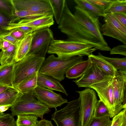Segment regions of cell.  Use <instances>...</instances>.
I'll list each match as a JSON object with an SVG mask.
<instances>
[{"label":"cell","mask_w":126,"mask_h":126,"mask_svg":"<svg viewBox=\"0 0 126 126\" xmlns=\"http://www.w3.org/2000/svg\"><path fill=\"white\" fill-rule=\"evenodd\" d=\"M36 126H54L51 123V121L45 119H42L38 121Z\"/></svg>","instance_id":"60d3db41"},{"label":"cell","mask_w":126,"mask_h":126,"mask_svg":"<svg viewBox=\"0 0 126 126\" xmlns=\"http://www.w3.org/2000/svg\"><path fill=\"white\" fill-rule=\"evenodd\" d=\"M9 87L0 85V94L7 89Z\"/></svg>","instance_id":"7dc6e473"},{"label":"cell","mask_w":126,"mask_h":126,"mask_svg":"<svg viewBox=\"0 0 126 126\" xmlns=\"http://www.w3.org/2000/svg\"><path fill=\"white\" fill-rule=\"evenodd\" d=\"M53 15H45L40 17L30 18H23L17 23H9L8 26L3 29L11 31L21 26H26L32 28L34 31L49 28L54 24Z\"/></svg>","instance_id":"4fadbf2b"},{"label":"cell","mask_w":126,"mask_h":126,"mask_svg":"<svg viewBox=\"0 0 126 126\" xmlns=\"http://www.w3.org/2000/svg\"><path fill=\"white\" fill-rule=\"evenodd\" d=\"M11 106H0V114H3V112L7 110Z\"/></svg>","instance_id":"bcb514c9"},{"label":"cell","mask_w":126,"mask_h":126,"mask_svg":"<svg viewBox=\"0 0 126 126\" xmlns=\"http://www.w3.org/2000/svg\"><path fill=\"white\" fill-rule=\"evenodd\" d=\"M2 40L0 39V49H1L2 45Z\"/></svg>","instance_id":"c3c4849f"},{"label":"cell","mask_w":126,"mask_h":126,"mask_svg":"<svg viewBox=\"0 0 126 126\" xmlns=\"http://www.w3.org/2000/svg\"><path fill=\"white\" fill-rule=\"evenodd\" d=\"M16 63L0 65V85L9 87H14L13 79L15 66Z\"/></svg>","instance_id":"7402d4cb"},{"label":"cell","mask_w":126,"mask_h":126,"mask_svg":"<svg viewBox=\"0 0 126 126\" xmlns=\"http://www.w3.org/2000/svg\"><path fill=\"white\" fill-rule=\"evenodd\" d=\"M0 39L7 41L11 44L17 46L20 40L16 39L11 34L10 32L5 34H0Z\"/></svg>","instance_id":"8d00e7d4"},{"label":"cell","mask_w":126,"mask_h":126,"mask_svg":"<svg viewBox=\"0 0 126 126\" xmlns=\"http://www.w3.org/2000/svg\"><path fill=\"white\" fill-rule=\"evenodd\" d=\"M33 91L23 94L10 107L13 117L20 115H32L43 119L44 115L50 111L48 107L36 99Z\"/></svg>","instance_id":"277c9868"},{"label":"cell","mask_w":126,"mask_h":126,"mask_svg":"<svg viewBox=\"0 0 126 126\" xmlns=\"http://www.w3.org/2000/svg\"><path fill=\"white\" fill-rule=\"evenodd\" d=\"M109 115L108 109L104 104L101 100H98L96 104L94 117H99Z\"/></svg>","instance_id":"e575fe53"},{"label":"cell","mask_w":126,"mask_h":126,"mask_svg":"<svg viewBox=\"0 0 126 126\" xmlns=\"http://www.w3.org/2000/svg\"><path fill=\"white\" fill-rule=\"evenodd\" d=\"M112 86L115 106L123 108L122 103L126 92V71H117L115 76L112 78Z\"/></svg>","instance_id":"9a60e30c"},{"label":"cell","mask_w":126,"mask_h":126,"mask_svg":"<svg viewBox=\"0 0 126 126\" xmlns=\"http://www.w3.org/2000/svg\"><path fill=\"white\" fill-rule=\"evenodd\" d=\"M111 126H126V108L113 117Z\"/></svg>","instance_id":"1f68e13d"},{"label":"cell","mask_w":126,"mask_h":126,"mask_svg":"<svg viewBox=\"0 0 126 126\" xmlns=\"http://www.w3.org/2000/svg\"><path fill=\"white\" fill-rule=\"evenodd\" d=\"M113 14L118 20L126 27V15L119 13Z\"/></svg>","instance_id":"ab89813d"},{"label":"cell","mask_w":126,"mask_h":126,"mask_svg":"<svg viewBox=\"0 0 126 126\" xmlns=\"http://www.w3.org/2000/svg\"><path fill=\"white\" fill-rule=\"evenodd\" d=\"M14 15L16 18L9 22L10 23H14L15 21L21 18H33L44 16L34 13L29 11L16 10H14Z\"/></svg>","instance_id":"f546056e"},{"label":"cell","mask_w":126,"mask_h":126,"mask_svg":"<svg viewBox=\"0 0 126 126\" xmlns=\"http://www.w3.org/2000/svg\"><path fill=\"white\" fill-rule=\"evenodd\" d=\"M2 45L1 49L2 52L7 50L10 46L11 44L9 42L5 40H2Z\"/></svg>","instance_id":"ee69618b"},{"label":"cell","mask_w":126,"mask_h":126,"mask_svg":"<svg viewBox=\"0 0 126 126\" xmlns=\"http://www.w3.org/2000/svg\"><path fill=\"white\" fill-rule=\"evenodd\" d=\"M23 94L16 87H8L0 94V106L11 107Z\"/></svg>","instance_id":"d6986e66"},{"label":"cell","mask_w":126,"mask_h":126,"mask_svg":"<svg viewBox=\"0 0 126 126\" xmlns=\"http://www.w3.org/2000/svg\"><path fill=\"white\" fill-rule=\"evenodd\" d=\"M105 13H121L126 15V0H114L105 9Z\"/></svg>","instance_id":"4316f807"},{"label":"cell","mask_w":126,"mask_h":126,"mask_svg":"<svg viewBox=\"0 0 126 126\" xmlns=\"http://www.w3.org/2000/svg\"><path fill=\"white\" fill-rule=\"evenodd\" d=\"M112 120L109 115L99 117H94L87 126H111Z\"/></svg>","instance_id":"4dcf8cb0"},{"label":"cell","mask_w":126,"mask_h":126,"mask_svg":"<svg viewBox=\"0 0 126 126\" xmlns=\"http://www.w3.org/2000/svg\"><path fill=\"white\" fill-rule=\"evenodd\" d=\"M0 8L8 11L10 10V8L3 0H0Z\"/></svg>","instance_id":"f6af8a7d"},{"label":"cell","mask_w":126,"mask_h":126,"mask_svg":"<svg viewBox=\"0 0 126 126\" xmlns=\"http://www.w3.org/2000/svg\"><path fill=\"white\" fill-rule=\"evenodd\" d=\"M45 59V58L31 55L16 62L14 72V86L16 87L22 81L38 72Z\"/></svg>","instance_id":"5b68a950"},{"label":"cell","mask_w":126,"mask_h":126,"mask_svg":"<svg viewBox=\"0 0 126 126\" xmlns=\"http://www.w3.org/2000/svg\"><path fill=\"white\" fill-rule=\"evenodd\" d=\"M105 23L101 27L102 35L116 39L126 45V34L114 26L107 18L104 17Z\"/></svg>","instance_id":"e0dca14e"},{"label":"cell","mask_w":126,"mask_h":126,"mask_svg":"<svg viewBox=\"0 0 126 126\" xmlns=\"http://www.w3.org/2000/svg\"><path fill=\"white\" fill-rule=\"evenodd\" d=\"M24 32L26 34L33 32L34 30L31 27L26 26H22L16 28Z\"/></svg>","instance_id":"7bdbcfd3"},{"label":"cell","mask_w":126,"mask_h":126,"mask_svg":"<svg viewBox=\"0 0 126 126\" xmlns=\"http://www.w3.org/2000/svg\"><path fill=\"white\" fill-rule=\"evenodd\" d=\"M73 14L76 19L92 34L105 46H108L101 32L99 17L94 18L78 6L75 7Z\"/></svg>","instance_id":"8fae6325"},{"label":"cell","mask_w":126,"mask_h":126,"mask_svg":"<svg viewBox=\"0 0 126 126\" xmlns=\"http://www.w3.org/2000/svg\"><path fill=\"white\" fill-rule=\"evenodd\" d=\"M37 84L38 86L49 90L61 92L67 96L68 94L63 87L56 79L38 72Z\"/></svg>","instance_id":"2e32d148"},{"label":"cell","mask_w":126,"mask_h":126,"mask_svg":"<svg viewBox=\"0 0 126 126\" xmlns=\"http://www.w3.org/2000/svg\"><path fill=\"white\" fill-rule=\"evenodd\" d=\"M33 33L31 48L26 56L34 55L45 58L49 47L54 39L53 32L49 28H46L34 31Z\"/></svg>","instance_id":"ba28073f"},{"label":"cell","mask_w":126,"mask_h":126,"mask_svg":"<svg viewBox=\"0 0 126 126\" xmlns=\"http://www.w3.org/2000/svg\"><path fill=\"white\" fill-rule=\"evenodd\" d=\"M9 22H8L6 19L0 13V27L2 29L8 26Z\"/></svg>","instance_id":"b9f144b4"},{"label":"cell","mask_w":126,"mask_h":126,"mask_svg":"<svg viewBox=\"0 0 126 126\" xmlns=\"http://www.w3.org/2000/svg\"><path fill=\"white\" fill-rule=\"evenodd\" d=\"M51 116L57 126H81L79 98L68 102L59 110H56Z\"/></svg>","instance_id":"8992f818"},{"label":"cell","mask_w":126,"mask_h":126,"mask_svg":"<svg viewBox=\"0 0 126 126\" xmlns=\"http://www.w3.org/2000/svg\"><path fill=\"white\" fill-rule=\"evenodd\" d=\"M14 10L29 11L42 15H53L49 0H9Z\"/></svg>","instance_id":"30bf717a"},{"label":"cell","mask_w":126,"mask_h":126,"mask_svg":"<svg viewBox=\"0 0 126 126\" xmlns=\"http://www.w3.org/2000/svg\"><path fill=\"white\" fill-rule=\"evenodd\" d=\"M77 6L94 18L99 16L104 17L105 15V8L93 4L86 0H74Z\"/></svg>","instance_id":"44dd1931"},{"label":"cell","mask_w":126,"mask_h":126,"mask_svg":"<svg viewBox=\"0 0 126 126\" xmlns=\"http://www.w3.org/2000/svg\"><path fill=\"white\" fill-rule=\"evenodd\" d=\"M104 17L108 19L114 26L126 34V27L118 20L113 14L105 13Z\"/></svg>","instance_id":"d6a6232c"},{"label":"cell","mask_w":126,"mask_h":126,"mask_svg":"<svg viewBox=\"0 0 126 126\" xmlns=\"http://www.w3.org/2000/svg\"><path fill=\"white\" fill-rule=\"evenodd\" d=\"M11 35L16 39L20 40L27 34L23 32L15 29L10 32Z\"/></svg>","instance_id":"f35d334b"},{"label":"cell","mask_w":126,"mask_h":126,"mask_svg":"<svg viewBox=\"0 0 126 126\" xmlns=\"http://www.w3.org/2000/svg\"><path fill=\"white\" fill-rule=\"evenodd\" d=\"M83 60L81 56L61 58L52 54L45 59L39 72L61 81L64 79V75L69 68Z\"/></svg>","instance_id":"3957f363"},{"label":"cell","mask_w":126,"mask_h":126,"mask_svg":"<svg viewBox=\"0 0 126 126\" xmlns=\"http://www.w3.org/2000/svg\"><path fill=\"white\" fill-rule=\"evenodd\" d=\"M92 63L88 59L73 65L66 71V77L69 79H76L82 76L91 66Z\"/></svg>","instance_id":"ac0fdd59"},{"label":"cell","mask_w":126,"mask_h":126,"mask_svg":"<svg viewBox=\"0 0 126 126\" xmlns=\"http://www.w3.org/2000/svg\"><path fill=\"white\" fill-rule=\"evenodd\" d=\"M58 28L62 32L66 35V40L86 43L93 46L96 50L101 51H110L111 49L109 46H105L99 42L77 20L69 9L66 2Z\"/></svg>","instance_id":"6da1fadb"},{"label":"cell","mask_w":126,"mask_h":126,"mask_svg":"<svg viewBox=\"0 0 126 126\" xmlns=\"http://www.w3.org/2000/svg\"><path fill=\"white\" fill-rule=\"evenodd\" d=\"M98 56L101 57L111 64L117 70L126 71V58H112L106 57L98 53Z\"/></svg>","instance_id":"f1b7e54d"},{"label":"cell","mask_w":126,"mask_h":126,"mask_svg":"<svg viewBox=\"0 0 126 126\" xmlns=\"http://www.w3.org/2000/svg\"><path fill=\"white\" fill-rule=\"evenodd\" d=\"M56 21L59 24L62 19L66 3L65 0H49Z\"/></svg>","instance_id":"d4e9b609"},{"label":"cell","mask_w":126,"mask_h":126,"mask_svg":"<svg viewBox=\"0 0 126 126\" xmlns=\"http://www.w3.org/2000/svg\"><path fill=\"white\" fill-rule=\"evenodd\" d=\"M38 73L22 81L16 87L22 93H28L34 91L38 86L37 84Z\"/></svg>","instance_id":"cb8c5ba5"},{"label":"cell","mask_w":126,"mask_h":126,"mask_svg":"<svg viewBox=\"0 0 126 126\" xmlns=\"http://www.w3.org/2000/svg\"><path fill=\"white\" fill-rule=\"evenodd\" d=\"M0 126H16V121L11 114H0Z\"/></svg>","instance_id":"836d02e7"},{"label":"cell","mask_w":126,"mask_h":126,"mask_svg":"<svg viewBox=\"0 0 126 126\" xmlns=\"http://www.w3.org/2000/svg\"><path fill=\"white\" fill-rule=\"evenodd\" d=\"M113 78L97 65L92 64L86 72L79 79L73 80L79 87L90 88L94 85Z\"/></svg>","instance_id":"7c38bea8"},{"label":"cell","mask_w":126,"mask_h":126,"mask_svg":"<svg viewBox=\"0 0 126 126\" xmlns=\"http://www.w3.org/2000/svg\"><path fill=\"white\" fill-rule=\"evenodd\" d=\"M112 79V78L95 84L90 88L96 92L99 100L107 107L110 118L113 117L123 109L122 107L115 106Z\"/></svg>","instance_id":"9c48e42d"},{"label":"cell","mask_w":126,"mask_h":126,"mask_svg":"<svg viewBox=\"0 0 126 126\" xmlns=\"http://www.w3.org/2000/svg\"><path fill=\"white\" fill-rule=\"evenodd\" d=\"M17 116L16 126H36L38 117L32 115H20Z\"/></svg>","instance_id":"83f0119b"},{"label":"cell","mask_w":126,"mask_h":126,"mask_svg":"<svg viewBox=\"0 0 126 126\" xmlns=\"http://www.w3.org/2000/svg\"><path fill=\"white\" fill-rule=\"evenodd\" d=\"M88 56L92 63L97 65L112 78L115 76L117 70L105 60L98 55L96 56L93 54Z\"/></svg>","instance_id":"603a6c76"},{"label":"cell","mask_w":126,"mask_h":126,"mask_svg":"<svg viewBox=\"0 0 126 126\" xmlns=\"http://www.w3.org/2000/svg\"><path fill=\"white\" fill-rule=\"evenodd\" d=\"M79 95L80 112L81 126H87L94 117L98 100L94 90L86 88L82 91H76Z\"/></svg>","instance_id":"52a82bcc"},{"label":"cell","mask_w":126,"mask_h":126,"mask_svg":"<svg viewBox=\"0 0 126 126\" xmlns=\"http://www.w3.org/2000/svg\"><path fill=\"white\" fill-rule=\"evenodd\" d=\"M33 92L37 100L49 108L56 110L58 107L68 102L66 99L53 91L38 86L36 88Z\"/></svg>","instance_id":"5bb4252c"},{"label":"cell","mask_w":126,"mask_h":126,"mask_svg":"<svg viewBox=\"0 0 126 126\" xmlns=\"http://www.w3.org/2000/svg\"><path fill=\"white\" fill-rule=\"evenodd\" d=\"M33 32L26 35L20 41L17 46L15 61L16 62L24 58L31 47Z\"/></svg>","instance_id":"ffe728a7"},{"label":"cell","mask_w":126,"mask_h":126,"mask_svg":"<svg viewBox=\"0 0 126 126\" xmlns=\"http://www.w3.org/2000/svg\"><path fill=\"white\" fill-rule=\"evenodd\" d=\"M17 46L11 44L8 48L2 52L0 63L1 65L11 64L16 62L15 61Z\"/></svg>","instance_id":"484cf974"},{"label":"cell","mask_w":126,"mask_h":126,"mask_svg":"<svg viewBox=\"0 0 126 126\" xmlns=\"http://www.w3.org/2000/svg\"><path fill=\"white\" fill-rule=\"evenodd\" d=\"M96 50L93 46L83 43L54 39L47 53L55 54L59 58H68L76 56H88Z\"/></svg>","instance_id":"7a4b0ae2"},{"label":"cell","mask_w":126,"mask_h":126,"mask_svg":"<svg viewBox=\"0 0 126 126\" xmlns=\"http://www.w3.org/2000/svg\"><path fill=\"white\" fill-rule=\"evenodd\" d=\"M111 54H118L126 56V45H121L114 47L110 51Z\"/></svg>","instance_id":"d590c367"},{"label":"cell","mask_w":126,"mask_h":126,"mask_svg":"<svg viewBox=\"0 0 126 126\" xmlns=\"http://www.w3.org/2000/svg\"><path fill=\"white\" fill-rule=\"evenodd\" d=\"M89 2L105 9L108 7L114 0H86Z\"/></svg>","instance_id":"74e56055"},{"label":"cell","mask_w":126,"mask_h":126,"mask_svg":"<svg viewBox=\"0 0 126 126\" xmlns=\"http://www.w3.org/2000/svg\"><path fill=\"white\" fill-rule=\"evenodd\" d=\"M2 51H1L0 52V60L1 58V56L2 54Z\"/></svg>","instance_id":"681fc988"}]
</instances>
